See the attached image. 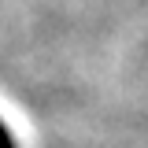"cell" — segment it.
I'll return each mask as SVG.
<instances>
[{
	"label": "cell",
	"mask_w": 148,
	"mask_h": 148,
	"mask_svg": "<svg viewBox=\"0 0 148 148\" xmlns=\"http://www.w3.org/2000/svg\"><path fill=\"white\" fill-rule=\"evenodd\" d=\"M0 148H15V141H11V133H8L4 122H0Z\"/></svg>",
	"instance_id": "obj_1"
}]
</instances>
